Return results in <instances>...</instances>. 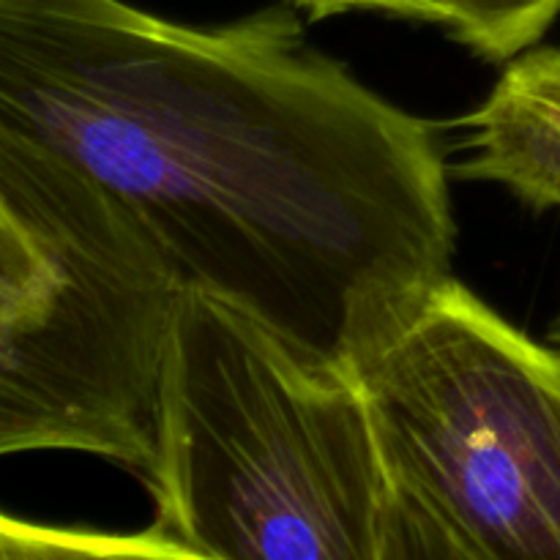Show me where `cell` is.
<instances>
[{
	"instance_id": "obj_11",
	"label": "cell",
	"mask_w": 560,
	"mask_h": 560,
	"mask_svg": "<svg viewBox=\"0 0 560 560\" xmlns=\"http://www.w3.org/2000/svg\"><path fill=\"white\" fill-rule=\"evenodd\" d=\"M550 345H556V348L560 350V312H558L556 320H552V326H550Z\"/></svg>"
},
{
	"instance_id": "obj_5",
	"label": "cell",
	"mask_w": 560,
	"mask_h": 560,
	"mask_svg": "<svg viewBox=\"0 0 560 560\" xmlns=\"http://www.w3.org/2000/svg\"><path fill=\"white\" fill-rule=\"evenodd\" d=\"M454 175L492 180L536 211L560 208V47L534 44L506 60L479 109L465 115Z\"/></svg>"
},
{
	"instance_id": "obj_2",
	"label": "cell",
	"mask_w": 560,
	"mask_h": 560,
	"mask_svg": "<svg viewBox=\"0 0 560 560\" xmlns=\"http://www.w3.org/2000/svg\"><path fill=\"white\" fill-rule=\"evenodd\" d=\"M145 487L186 558L394 560L392 492L359 372L180 288Z\"/></svg>"
},
{
	"instance_id": "obj_4",
	"label": "cell",
	"mask_w": 560,
	"mask_h": 560,
	"mask_svg": "<svg viewBox=\"0 0 560 560\" xmlns=\"http://www.w3.org/2000/svg\"><path fill=\"white\" fill-rule=\"evenodd\" d=\"M0 191L63 271L44 310L0 320V457L80 452L148 481L178 279L102 191L5 135Z\"/></svg>"
},
{
	"instance_id": "obj_10",
	"label": "cell",
	"mask_w": 560,
	"mask_h": 560,
	"mask_svg": "<svg viewBox=\"0 0 560 560\" xmlns=\"http://www.w3.org/2000/svg\"><path fill=\"white\" fill-rule=\"evenodd\" d=\"M424 0H361V11H383V14L408 16V20H421Z\"/></svg>"
},
{
	"instance_id": "obj_8",
	"label": "cell",
	"mask_w": 560,
	"mask_h": 560,
	"mask_svg": "<svg viewBox=\"0 0 560 560\" xmlns=\"http://www.w3.org/2000/svg\"><path fill=\"white\" fill-rule=\"evenodd\" d=\"M49 241L0 191V320L44 310L60 288Z\"/></svg>"
},
{
	"instance_id": "obj_9",
	"label": "cell",
	"mask_w": 560,
	"mask_h": 560,
	"mask_svg": "<svg viewBox=\"0 0 560 560\" xmlns=\"http://www.w3.org/2000/svg\"><path fill=\"white\" fill-rule=\"evenodd\" d=\"M295 9L306 11L310 20H326V16L361 11V0H290Z\"/></svg>"
},
{
	"instance_id": "obj_7",
	"label": "cell",
	"mask_w": 560,
	"mask_h": 560,
	"mask_svg": "<svg viewBox=\"0 0 560 560\" xmlns=\"http://www.w3.org/2000/svg\"><path fill=\"white\" fill-rule=\"evenodd\" d=\"M0 558H186L162 530L137 534L55 528L0 512Z\"/></svg>"
},
{
	"instance_id": "obj_6",
	"label": "cell",
	"mask_w": 560,
	"mask_h": 560,
	"mask_svg": "<svg viewBox=\"0 0 560 560\" xmlns=\"http://www.w3.org/2000/svg\"><path fill=\"white\" fill-rule=\"evenodd\" d=\"M560 0H424L421 20L446 27L479 58L506 63L550 31Z\"/></svg>"
},
{
	"instance_id": "obj_1",
	"label": "cell",
	"mask_w": 560,
	"mask_h": 560,
	"mask_svg": "<svg viewBox=\"0 0 560 560\" xmlns=\"http://www.w3.org/2000/svg\"><path fill=\"white\" fill-rule=\"evenodd\" d=\"M0 135L55 159L197 288L359 370L452 277L432 120L268 5L186 25L126 0H0Z\"/></svg>"
},
{
	"instance_id": "obj_3",
	"label": "cell",
	"mask_w": 560,
	"mask_h": 560,
	"mask_svg": "<svg viewBox=\"0 0 560 560\" xmlns=\"http://www.w3.org/2000/svg\"><path fill=\"white\" fill-rule=\"evenodd\" d=\"M394 560H560V350L448 277L359 366Z\"/></svg>"
}]
</instances>
